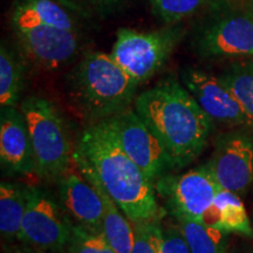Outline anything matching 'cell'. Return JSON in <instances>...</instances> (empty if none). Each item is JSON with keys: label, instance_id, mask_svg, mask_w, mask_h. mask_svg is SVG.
Wrapping results in <instances>:
<instances>
[{"label": "cell", "instance_id": "1", "mask_svg": "<svg viewBox=\"0 0 253 253\" xmlns=\"http://www.w3.org/2000/svg\"><path fill=\"white\" fill-rule=\"evenodd\" d=\"M73 162L79 171L96 179L131 223L160 221L154 183L122 149L108 119L89 123L75 144Z\"/></svg>", "mask_w": 253, "mask_h": 253}, {"label": "cell", "instance_id": "2", "mask_svg": "<svg viewBox=\"0 0 253 253\" xmlns=\"http://www.w3.org/2000/svg\"><path fill=\"white\" fill-rule=\"evenodd\" d=\"M135 110L162 143L173 170L194 162L207 147L212 119L175 79L141 93Z\"/></svg>", "mask_w": 253, "mask_h": 253}, {"label": "cell", "instance_id": "3", "mask_svg": "<svg viewBox=\"0 0 253 253\" xmlns=\"http://www.w3.org/2000/svg\"><path fill=\"white\" fill-rule=\"evenodd\" d=\"M138 84L112 55L89 52L69 73L67 91L81 118L94 123L129 108Z\"/></svg>", "mask_w": 253, "mask_h": 253}, {"label": "cell", "instance_id": "4", "mask_svg": "<svg viewBox=\"0 0 253 253\" xmlns=\"http://www.w3.org/2000/svg\"><path fill=\"white\" fill-rule=\"evenodd\" d=\"M20 110L30 131L36 173L58 181L68 172L75 150L67 122L54 103L37 95L26 97Z\"/></svg>", "mask_w": 253, "mask_h": 253}, {"label": "cell", "instance_id": "5", "mask_svg": "<svg viewBox=\"0 0 253 253\" xmlns=\"http://www.w3.org/2000/svg\"><path fill=\"white\" fill-rule=\"evenodd\" d=\"M73 232V223L59 198L45 189L28 186L26 212L19 243L43 253L65 251Z\"/></svg>", "mask_w": 253, "mask_h": 253}, {"label": "cell", "instance_id": "6", "mask_svg": "<svg viewBox=\"0 0 253 253\" xmlns=\"http://www.w3.org/2000/svg\"><path fill=\"white\" fill-rule=\"evenodd\" d=\"M182 37L178 28L138 32L122 28L116 34L110 55L137 82L160 71Z\"/></svg>", "mask_w": 253, "mask_h": 253}, {"label": "cell", "instance_id": "7", "mask_svg": "<svg viewBox=\"0 0 253 253\" xmlns=\"http://www.w3.org/2000/svg\"><path fill=\"white\" fill-rule=\"evenodd\" d=\"M194 47L208 58L253 56V6L212 15L196 32Z\"/></svg>", "mask_w": 253, "mask_h": 253}, {"label": "cell", "instance_id": "8", "mask_svg": "<svg viewBox=\"0 0 253 253\" xmlns=\"http://www.w3.org/2000/svg\"><path fill=\"white\" fill-rule=\"evenodd\" d=\"M157 197L172 217L185 216L204 220L220 186L207 164L181 175H163L154 183Z\"/></svg>", "mask_w": 253, "mask_h": 253}, {"label": "cell", "instance_id": "9", "mask_svg": "<svg viewBox=\"0 0 253 253\" xmlns=\"http://www.w3.org/2000/svg\"><path fill=\"white\" fill-rule=\"evenodd\" d=\"M108 120L122 149L151 182L173 170L162 143L135 109L126 108Z\"/></svg>", "mask_w": 253, "mask_h": 253}, {"label": "cell", "instance_id": "10", "mask_svg": "<svg viewBox=\"0 0 253 253\" xmlns=\"http://www.w3.org/2000/svg\"><path fill=\"white\" fill-rule=\"evenodd\" d=\"M221 189L237 195L253 185V134L244 129L218 136L213 155L208 164Z\"/></svg>", "mask_w": 253, "mask_h": 253}, {"label": "cell", "instance_id": "11", "mask_svg": "<svg viewBox=\"0 0 253 253\" xmlns=\"http://www.w3.org/2000/svg\"><path fill=\"white\" fill-rule=\"evenodd\" d=\"M182 82L213 122L231 128H253V119L219 77L201 69L186 68L182 72Z\"/></svg>", "mask_w": 253, "mask_h": 253}, {"label": "cell", "instance_id": "12", "mask_svg": "<svg viewBox=\"0 0 253 253\" xmlns=\"http://www.w3.org/2000/svg\"><path fill=\"white\" fill-rule=\"evenodd\" d=\"M27 55L45 69H56L78 54L80 37L78 31L36 25L15 28Z\"/></svg>", "mask_w": 253, "mask_h": 253}, {"label": "cell", "instance_id": "13", "mask_svg": "<svg viewBox=\"0 0 253 253\" xmlns=\"http://www.w3.org/2000/svg\"><path fill=\"white\" fill-rule=\"evenodd\" d=\"M58 197L73 225L102 232L104 207L96 188L80 172H66L56 181Z\"/></svg>", "mask_w": 253, "mask_h": 253}, {"label": "cell", "instance_id": "14", "mask_svg": "<svg viewBox=\"0 0 253 253\" xmlns=\"http://www.w3.org/2000/svg\"><path fill=\"white\" fill-rule=\"evenodd\" d=\"M0 162L7 175L36 172L26 119L15 107H1L0 110Z\"/></svg>", "mask_w": 253, "mask_h": 253}, {"label": "cell", "instance_id": "15", "mask_svg": "<svg viewBox=\"0 0 253 253\" xmlns=\"http://www.w3.org/2000/svg\"><path fill=\"white\" fill-rule=\"evenodd\" d=\"M82 11L69 0H19L13 9L15 28L45 26L78 31Z\"/></svg>", "mask_w": 253, "mask_h": 253}, {"label": "cell", "instance_id": "16", "mask_svg": "<svg viewBox=\"0 0 253 253\" xmlns=\"http://www.w3.org/2000/svg\"><path fill=\"white\" fill-rule=\"evenodd\" d=\"M28 186L2 181L0 184V232L8 244L19 242L26 212Z\"/></svg>", "mask_w": 253, "mask_h": 253}, {"label": "cell", "instance_id": "17", "mask_svg": "<svg viewBox=\"0 0 253 253\" xmlns=\"http://www.w3.org/2000/svg\"><path fill=\"white\" fill-rule=\"evenodd\" d=\"M84 175V173H82ZM96 188L102 198L104 214L102 233L116 253H130L134 245V226L114 199L96 179L84 175Z\"/></svg>", "mask_w": 253, "mask_h": 253}, {"label": "cell", "instance_id": "18", "mask_svg": "<svg viewBox=\"0 0 253 253\" xmlns=\"http://www.w3.org/2000/svg\"><path fill=\"white\" fill-rule=\"evenodd\" d=\"M208 217H211V220L205 223L218 227L225 233H239L249 237L253 235L249 216L239 195L229 190L219 189L212 207L205 214V218Z\"/></svg>", "mask_w": 253, "mask_h": 253}, {"label": "cell", "instance_id": "19", "mask_svg": "<svg viewBox=\"0 0 253 253\" xmlns=\"http://www.w3.org/2000/svg\"><path fill=\"white\" fill-rule=\"evenodd\" d=\"M191 253H225L227 233L216 226L185 216L173 217Z\"/></svg>", "mask_w": 253, "mask_h": 253}, {"label": "cell", "instance_id": "20", "mask_svg": "<svg viewBox=\"0 0 253 253\" xmlns=\"http://www.w3.org/2000/svg\"><path fill=\"white\" fill-rule=\"evenodd\" d=\"M24 87V63L5 42L0 48V104L15 107Z\"/></svg>", "mask_w": 253, "mask_h": 253}, {"label": "cell", "instance_id": "21", "mask_svg": "<svg viewBox=\"0 0 253 253\" xmlns=\"http://www.w3.org/2000/svg\"><path fill=\"white\" fill-rule=\"evenodd\" d=\"M219 78L253 119V60L233 62Z\"/></svg>", "mask_w": 253, "mask_h": 253}, {"label": "cell", "instance_id": "22", "mask_svg": "<svg viewBox=\"0 0 253 253\" xmlns=\"http://www.w3.org/2000/svg\"><path fill=\"white\" fill-rule=\"evenodd\" d=\"M154 13L167 24H176L195 14L207 0H149Z\"/></svg>", "mask_w": 253, "mask_h": 253}, {"label": "cell", "instance_id": "23", "mask_svg": "<svg viewBox=\"0 0 253 253\" xmlns=\"http://www.w3.org/2000/svg\"><path fill=\"white\" fill-rule=\"evenodd\" d=\"M65 253H116L102 232L73 225V232Z\"/></svg>", "mask_w": 253, "mask_h": 253}, {"label": "cell", "instance_id": "24", "mask_svg": "<svg viewBox=\"0 0 253 253\" xmlns=\"http://www.w3.org/2000/svg\"><path fill=\"white\" fill-rule=\"evenodd\" d=\"M155 230L160 253H191L178 225L163 226L157 221Z\"/></svg>", "mask_w": 253, "mask_h": 253}, {"label": "cell", "instance_id": "25", "mask_svg": "<svg viewBox=\"0 0 253 253\" xmlns=\"http://www.w3.org/2000/svg\"><path fill=\"white\" fill-rule=\"evenodd\" d=\"M161 221V220H160ZM157 221L134 224V245L130 253H160L157 245L156 226Z\"/></svg>", "mask_w": 253, "mask_h": 253}, {"label": "cell", "instance_id": "26", "mask_svg": "<svg viewBox=\"0 0 253 253\" xmlns=\"http://www.w3.org/2000/svg\"><path fill=\"white\" fill-rule=\"evenodd\" d=\"M5 253H43V252L32 248L30 245L24 244V243H20V244L12 243V244L6 245Z\"/></svg>", "mask_w": 253, "mask_h": 253}, {"label": "cell", "instance_id": "27", "mask_svg": "<svg viewBox=\"0 0 253 253\" xmlns=\"http://www.w3.org/2000/svg\"><path fill=\"white\" fill-rule=\"evenodd\" d=\"M88 1L93 2L95 5H100V6H110L113 4H116L119 0H88Z\"/></svg>", "mask_w": 253, "mask_h": 253}, {"label": "cell", "instance_id": "28", "mask_svg": "<svg viewBox=\"0 0 253 253\" xmlns=\"http://www.w3.org/2000/svg\"><path fill=\"white\" fill-rule=\"evenodd\" d=\"M58 253H65V251H62V252H58Z\"/></svg>", "mask_w": 253, "mask_h": 253}, {"label": "cell", "instance_id": "29", "mask_svg": "<svg viewBox=\"0 0 253 253\" xmlns=\"http://www.w3.org/2000/svg\"><path fill=\"white\" fill-rule=\"evenodd\" d=\"M251 2H252V6H253V0H251Z\"/></svg>", "mask_w": 253, "mask_h": 253}]
</instances>
